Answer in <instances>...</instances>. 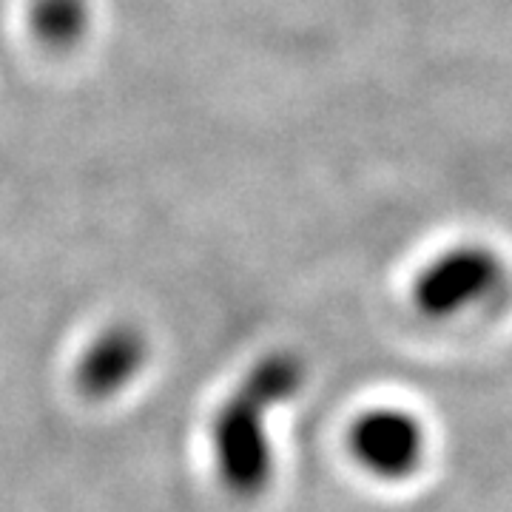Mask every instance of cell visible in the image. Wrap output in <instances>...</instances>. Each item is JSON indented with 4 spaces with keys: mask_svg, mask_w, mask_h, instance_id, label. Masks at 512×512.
Returning a JSON list of instances; mask_svg holds the SVG:
<instances>
[{
    "mask_svg": "<svg viewBox=\"0 0 512 512\" xmlns=\"http://www.w3.org/2000/svg\"><path fill=\"white\" fill-rule=\"evenodd\" d=\"M92 29L89 0H32L29 32L49 52H72Z\"/></svg>",
    "mask_w": 512,
    "mask_h": 512,
    "instance_id": "obj_5",
    "label": "cell"
},
{
    "mask_svg": "<svg viewBox=\"0 0 512 512\" xmlns=\"http://www.w3.org/2000/svg\"><path fill=\"white\" fill-rule=\"evenodd\" d=\"M299 384V367L285 356L268 359L254 370V376L225 402L214 441L217 464L225 484L234 493H259L271 478V447L265 439L262 413L271 404L288 399Z\"/></svg>",
    "mask_w": 512,
    "mask_h": 512,
    "instance_id": "obj_1",
    "label": "cell"
},
{
    "mask_svg": "<svg viewBox=\"0 0 512 512\" xmlns=\"http://www.w3.org/2000/svg\"><path fill=\"white\" fill-rule=\"evenodd\" d=\"M146 356L148 345L140 330L131 325H114L103 330L80 359L77 382L83 393L94 399L114 396L137 379V373L146 365Z\"/></svg>",
    "mask_w": 512,
    "mask_h": 512,
    "instance_id": "obj_3",
    "label": "cell"
},
{
    "mask_svg": "<svg viewBox=\"0 0 512 512\" xmlns=\"http://www.w3.org/2000/svg\"><path fill=\"white\" fill-rule=\"evenodd\" d=\"M350 450L367 473L404 478L419 467L424 456V433L410 413L379 407L356 419L350 430Z\"/></svg>",
    "mask_w": 512,
    "mask_h": 512,
    "instance_id": "obj_2",
    "label": "cell"
},
{
    "mask_svg": "<svg viewBox=\"0 0 512 512\" xmlns=\"http://www.w3.org/2000/svg\"><path fill=\"white\" fill-rule=\"evenodd\" d=\"M493 285V265L481 259H456L450 265H441L439 271L424 276L419 299L427 313L461 311L470 299H481Z\"/></svg>",
    "mask_w": 512,
    "mask_h": 512,
    "instance_id": "obj_4",
    "label": "cell"
}]
</instances>
